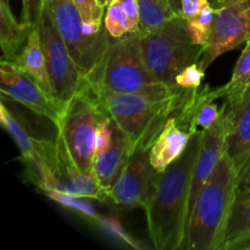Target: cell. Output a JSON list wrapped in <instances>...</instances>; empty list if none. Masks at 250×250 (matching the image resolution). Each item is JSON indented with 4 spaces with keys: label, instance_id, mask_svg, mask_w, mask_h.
<instances>
[{
    "label": "cell",
    "instance_id": "6da1fadb",
    "mask_svg": "<svg viewBox=\"0 0 250 250\" xmlns=\"http://www.w3.org/2000/svg\"><path fill=\"white\" fill-rule=\"evenodd\" d=\"M200 143L202 131L192 137L177 160L156 173L153 193L143 208L149 237L156 250H178L185 247L190 186Z\"/></svg>",
    "mask_w": 250,
    "mask_h": 250
},
{
    "label": "cell",
    "instance_id": "7a4b0ae2",
    "mask_svg": "<svg viewBox=\"0 0 250 250\" xmlns=\"http://www.w3.org/2000/svg\"><path fill=\"white\" fill-rule=\"evenodd\" d=\"M116 126L126 134L132 153L138 148L153 146L168 117L176 111L189 89H182L167 98H154L138 94H121L90 83Z\"/></svg>",
    "mask_w": 250,
    "mask_h": 250
},
{
    "label": "cell",
    "instance_id": "3957f363",
    "mask_svg": "<svg viewBox=\"0 0 250 250\" xmlns=\"http://www.w3.org/2000/svg\"><path fill=\"white\" fill-rule=\"evenodd\" d=\"M90 83L121 94L167 98L182 90L161 82L149 68L142 49L141 33L112 38L109 51Z\"/></svg>",
    "mask_w": 250,
    "mask_h": 250
},
{
    "label": "cell",
    "instance_id": "277c9868",
    "mask_svg": "<svg viewBox=\"0 0 250 250\" xmlns=\"http://www.w3.org/2000/svg\"><path fill=\"white\" fill-rule=\"evenodd\" d=\"M238 172L224 153L200 190L188 224L186 250H217L237 190Z\"/></svg>",
    "mask_w": 250,
    "mask_h": 250
},
{
    "label": "cell",
    "instance_id": "5b68a950",
    "mask_svg": "<svg viewBox=\"0 0 250 250\" xmlns=\"http://www.w3.org/2000/svg\"><path fill=\"white\" fill-rule=\"evenodd\" d=\"M106 116L107 112L87 80L85 84L65 103L60 121L56 125L76 165L85 175L94 176L95 137Z\"/></svg>",
    "mask_w": 250,
    "mask_h": 250
},
{
    "label": "cell",
    "instance_id": "8992f818",
    "mask_svg": "<svg viewBox=\"0 0 250 250\" xmlns=\"http://www.w3.org/2000/svg\"><path fill=\"white\" fill-rule=\"evenodd\" d=\"M141 42L151 72L170 87H177L176 76L187 66L199 62L205 50V46L192 41L187 21L180 15L155 31L141 33Z\"/></svg>",
    "mask_w": 250,
    "mask_h": 250
},
{
    "label": "cell",
    "instance_id": "52a82bcc",
    "mask_svg": "<svg viewBox=\"0 0 250 250\" xmlns=\"http://www.w3.org/2000/svg\"><path fill=\"white\" fill-rule=\"evenodd\" d=\"M45 7L81 73L87 80L94 77L109 51L111 37L107 32L102 36H87L73 0H45Z\"/></svg>",
    "mask_w": 250,
    "mask_h": 250
},
{
    "label": "cell",
    "instance_id": "ba28073f",
    "mask_svg": "<svg viewBox=\"0 0 250 250\" xmlns=\"http://www.w3.org/2000/svg\"><path fill=\"white\" fill-rule=\"evenodd\" d=\"M203 99V88L189 89L176 111L150 146L149 158L153 167L163 172L186 151L190 139L199 132L197 112Z\"/></svg>",
    "mask_w": 250,
    "mask_h": 250
},
{
    "label": "cell",
    "instance_id": "9c48e42d",
    "mask_svg": "<svg viewBox=\"0 0 250 250\" xmlns=\"http://www.w3.org/2000/svg\"><path fill=\"white\" fill-rule=\"evenodd\" d=\"M44 160L48 172V189L45 192L58 190L99 203H110L109 195L97 178L83 173L76 165L58 129L53 141H44Z\"/></svg>",
    "mask_w": 250,
    "mask_h": 250
},
{
    "label": "cell",
    "instance_id": "30bf717a",
    "mask_svg": "<svg viewBox=\"0 0 250 250\" xmlns=\"http://www.w3.org/2000/svg\"><path fill=\"white\" fill-rule=\"evenodd\" d=\"M37 27L53 84L54 97L65 104L85 84L87 78L81 73L76 65L46 7H44Z\"/></svg>",
    "mask_w": 250,
    "mask_h": 250
},
{
    "label": "cell",
    "instance_id": "8fae6325",
    "mask_svg": "<svg viewBox=\"0 0 250 250\" xmlns=\"http://www.w3.org/2000/svg\"><path fill=\"white\" fill-rule=\"evenodd\" d=\"M250 39V0H242L229 6L215 9L211 36L199 60L202 70L208 67L222 54L238 48Z\"/></svg>",
    "mask_w": 250,
    "mask_h": 250
},
{
    "label": "cell",
    "instance_id": "7c38bea8",
    "mask_svg": "<svg viewBox=\"0 0 250 250\" xmlns=\"http://www.w3.org/2000/svg\"><path fill=\"white\" fill-rule=\"evenodd\" d=\"M0 90L1 97L23 105L29 111L53 122L55 127L60 121L65 104L48 94L29 76L5 59L0 61Z\"/></svg>",
    "mask_w": 250,
    "mask_h": 250
},
{
    "label": "cell",
    "instance_id": "4fadbf2b",
    "mask_svg": "<svg viewBox=\"0 0 250 250\" xmlns=\"http://www.w3.org/2000/svg\"><path fill=\"white\" fill-rule=\"evenodd\" d=\"M148 148H138L109 194L110 203L124 209L144 208L153 193L158 171L153 167Z\"/></svg>",
    "mask_w": 250,
    "mask_h": 250
},
{
    "label": "cell",
    "instance_id": "5bb4252c",
    "mask_svg": "<svg viewBox=\"0 0 250 250\" xmlns=\"http://www.w3.org/2000/svg\"><path fill=\"white\" fill-rule=\"evenodd\" d=\"M225 106V104H224ZM229 119L225 107L222 116L219 121L207 131H202V143H200L199 154L195 163L194 173H193L192 186H190L189 208H188V224L194 210L198 195L204 187L205 183L214 172L217 163L225 153V142H226L227 131H229Z\"/></svg>",
    "mask_w": 250,
    "mask_h": 250
},
{
    "label": "cell",
    "instance_id": "9a60e30c",
    "mask_svg": "<svg viewBox=\"0 0 250 250\" xmlns=\"http://www.w3.org/2000/svg\"><path fill=\"white\" fill-rule=\"evenodd\" d=\"M224 104L229 119L225 154L239 172L250 155V88L237 100Z\"/></svg>",
    "mask_w": 250,
    "mask_h": 250
},
{
    "label": "cell",
    "instance_id": "2e32d148",
    "mask_svg": "<svg viewBox=\"0 0 250 250\" xmlns=\"http://www.w3.org/2000/svg\"><path fill=\"white\" fill-rule=\"evenodd\" d=\"M131 154V142L115 124L111 144L94 160V176L107 195L124 172Z\"/></svg>",
    "mask_w": 250,
    "mask_h": 250
},
{
    "label": "cell",
    "instance_id": "e0dca14e",
    "mask_svg": "<svg viewBox=\"0 0 250 250\" xmlns=\"http://www.w3.org/2000/svg\"><path fill=\"white\" fill-rule=\"evenodd\" d=\"M250 239V190L237 189L217 250L238 249Z\"/></svg>",
    "mask_w": 250,
    "mask_h": 250
},
{
    "label": "cell",
    "instance_id": "ac0fdd59",
    "mask_svg": "<svg viewBox=\"0 0 250 250\" xmlns=\"http://www.w3.org/2000/svg\"><path fill=\"white\" fill-rule=\"evenodd\" d=\"M11 62L16 67H19L22 72L29 76L48 94L54 97L53 84H51L50 76H49L48 67H46L45 56H44L43 49H42V42L38 27L32 28L28 41H27V44L24 45L23 50Z\"/></svg>",
    "mask_w": 250,
    "mask_h": 250
},
{
    "label": "cell",
    "instance_id": "d6986e66",
    "mask_svg": "<svg viewBox=\"0 0 250 250\" xmlns=\"http://www.w3.org/2000/svg\"><path fill=\"white\" fill-rule=\"evenodd\" d=\"M31 31L32 27L17 21L9 4L0 2V46L2 59L14 60L23 50Z\"/></svg>",
    "mask_w": 250,
    "mask_h": 250
},
{
    "label": "cell",
    "instance_id": "ffe728a7",
    "mask_svg": "<svg viewBox=\"0 0 250 250\" xmlns=\"http://www.w3.org/2000/svg\"><path fill=\"white\" fill-rule=\"evenodd\" d=\"M139 33L155 31L177 15L166 0H138Z\"/></svg>",
    "mask_w": 250,
    "mask_h": 250
},
{
    "label": "cell",
    "instance_id": "44dd1931",
    "mask_svg": "<svg viewBox=\"0 0 250 250\" xmlns=\"http://www.w3.org/2000/svg\"><path fill=\"white\" fill-rule=\"evenodd\" d=\"M250 78V39L247 42V45L244 50L242 51V55L239 56L236 66H234L233 73H232L231 80L229 83L222 85V99L225 102L232 103L238 99L244 92L247 82Z\"/></svg>",
    "mask_w": 250,
    "mask_h": 250
},
{
    "label": "cell",
    "instance_id": "7402d4cb",
    "mask_svg": "<svg viewBox=\"0 0 250 250\" xmlns=\"http://www.w3.org/2000/svg\"><path fill=\"white\" fill-rule=\"evenodd\" d=\"M43 194H45L51 200L60 204L65 209L77 212V214H80L81 216H83L85 220L93 222V224H95L99 220V217L102 216V215L98 214L97 209L93 205V203L90 202L92 199H89V198L67 194V193L58 192V190H50V192H45Z\"/></svg>",
    "mask_w": 250,
    "mask_h": 250
},
{
    "label": "cell",
    "instance_id": "603a6c76",
    "mask_svg": "<svg viewBox=\"0 0 250 250\" xmlns=\"http://www.w3.org/2000/svg\"><path fill=\"white\" fill-rule=\"evenodd\" d=\"M215 7L212 5H208L202 10L194 19L187 21V28L189 32L192 41L195 44L207 46L210 41L214 23Z\"/></svg>",
    "mask_w": 250,
    "mask_h": 250
},
{
    "label": "cell",
    "instance_id": "cb8c5ba5",
    "mask_svg": "<svg viewBox=\"0 0 250 250\" xmlns=\"http://www.w3.org/2000/svg\"><path fill=\"white\" fill-rule=\"evenodd\" d=\"M104 26L111 38L120 39L129 33H134L129 20L122 10L117 0H114L107 6L106 14L104 16Z\"/></svg>",
    "mask_w": 250,
    "mask_h": 250
},
{
    "label": "cell",
    "instance_id": "d4e9b609",
    "mask_svg": "<svg viewBox=\"0 0 250 250\" xmlns=\"http://www.w3.org/2000/svg\"><path fill=\"white\" fill-rule=\"evenodd\" d=\"M205 77V71L202 70L199 63L195 62L183 68L176 76L175 83L182 89H197L202 84L203 78Z\"/></svg>",
    "mask_w": 250,
    "mask_h": 250
},
{
    "label": "cell",
    "instance_id": "484cf974",
    "mask_svg": "<svg viewBox=\"0 0 250 250\" xmlns=\"http://www.w3.org/2000/svg\"><path fill=\"white\" fill-rule=\"evenodd\" d=\"M95 225L99 227H102L103 229H105L106 232H109L110 234L115 237V238L120 239L124 243L128 244L129 247L134 249L141 248V244L136 241V239L132 238L128 233L124 229V227L121 226V224L119 222V220L115 219V217L110 216H100L99 220L95 222Z\"/></svg>",
    "mask_w": 250,
    "mask_h": 250
},
{
    "label": "cell",
    "instance_id": "4316f807",
    "mask_svg": "<svg viewBox=\"0 0 250 250\" xmlns=\"http://www.w3.org/2000/svg\"><path fill=\"white\" fill-rule=\"evenodd\" d=\"M114 121L111 117L107 115L100 124L98 128L97 137H95V148H94V160L97 156H99L103 151L106 150L111 144L112 136H114Z\"/></svg>",
    "mask_w": 250,
    "mask_h": 250
},
{
    "label": "cell",
    "instance_id": "83f0119b",
    "mask_svg": "<svg viewBox=\"0 0 250 250\" xmlns=\"http://www.w3.org/2000/svg\"><path fill=\"white\" fill-rule=\"evenodd\" d=\"M76 7L82 16L83 22H104V7H102L98 0H73Z\"/></svg>",
    "mask_w": 250,
    "mask_h": 250
},
{
    "label": "cell",
    "instance_id": "f1b7e54d",
    "mask_svg": "<svg viewBox=\"0 0 250 250\" xmlns=\"http://www.w3.org/2000/svg\"><path fill=\"white\" fill-rule=\"evenodd\" d=\"M45 0H22V16L23 22L29 27H37L41 20Z\"/></svg>",
    "mask_w": 250,
    "mask_h": 250
},
{
    "label": "cell",
    "instance_id": "f546056e",
    "mask_svg": "<svg viewBox=\"0 0 250 250\" xmlns=\"http://www.w3.org/2000/svg\"><path fill=\"white\" fill-rule=\"evenodd\" d=\"M208 5H211L209 0H181L180 16H182L186 21H189Z\"/></svg>",
    "mask_w": 250,
    "mask_h": 250
},
{
    "label": "cell",
    "instance_id": "4dcf8cb0",
    "mask_svg": "<svg viewBox=\"0 0 250 250\" xmlns=\"http://www.w3.org/2000/svg\"><path fill=\"white\" fill-rule=\"evenodd\" d=\"M121 5L122 10L126 14L127 19L132 24L134 32L139 31V6L138 0H117Z\"/></svg>",
    "mask_w": 250,
    "mask_h": 250
},
{
    "label": "cell",
    "instance_id": "1f68e13d",
    "mask_svg": "<svg viewBox=\"0 0 250 250\" xmlns=\"http://www.w3.org/2000/svg\"><path fill=\"white\" fill-rule=\"evenodd\" d=\"M237 189L250 190V155L237 177Z\"/></svg>",
    "mask_w": 250,
    "mask_h": 250
},
{
    "label": "cell",
    "instance_id": "d6a6232c",
    "mask_svg": "<svg viewBox=\"0 0 250 250\" xmlns=\"http://www.w3.org/2000/svg\"><path fill=\"white\" fill-rule=\"evenodd\" d=\"M209 1L211 2V5L215 9H219V7L222 6H229V5L237 4V2L242 1V0H209Z\"/></svg>",
    "mask_w": 250,
    "mask_h": 250
},
{
    "label": "cell",
    "instance_id": "836d02e7",
    "mask_svg": "<svg viewBox=\"0 0 250 250\" xmlns=\"http://www.w3.org/2000/svg\"><path fill=\"white\" fill-rule=\"evenodd\" d=\"M238 249H241V250H243V249H250V239H249V241H247L244 244H242V246L239 247Z\"/></svg>",
    "mask_w": 250,
    "mask_h": 250
},
{
    "label": "cell",
    "instance_id": "e575fe53",
    "mask_svg": "<svg viewBox=\"0 0 250 250\" xmlns=\"http://www.w3.org/2000/svg\"><path fill=\"white\" fill-rule=\"evenodd\" d=\"M98 2H99V5L102 7H107V0H98Z\"/></svg>",
    "mask_w": 250,
    "mask_h": 250
},
{
    "label": "cell",
    "instance_id": "d590c367",
    "mask_svg": "<svg viewBox=\"0 0 250 250\" xmlns=\"http://www.w3.org/2000/svg\"><path fill=\"white\" fill-rule=\"evenodd\" d=\"M248 88H250V78H249V81H248V82H247V84H246V88H244V90H246V89H248Z\"/></svg>",
    "mask_w": 250,
    "mask_h": 250
},
{
    "label": "cell",
    "instance_id": "8d00e7d4",
    "mask_svg": "<svg viewBox=\"0 0 250 250\" xmlns=\"http://www.w3.org/2000/svg\"><path fill=\"white\" fill-rule=\"evenodd\" d=\"M0 2H5V4H9L10 5L9 0H0Z\"/></svg>",
    "mask_w": 250,
    "mask_h": 250
},
{
    "label": "cell",
    "instance_id": "74e56055",
    "mask_svg": "<svg viewBox=\"0 0 250 250\" xmlns=\"http://www.w3.org/2000/svg\"><path fill=\"white\" fill-rule=\"evenodd\" d=\"M112 1H114V0H107V6H109V5H110V4H111V2H112Z\"/></svg>",
    "mask_w": 250,
    "mask_h": 250
}]
</instances>
